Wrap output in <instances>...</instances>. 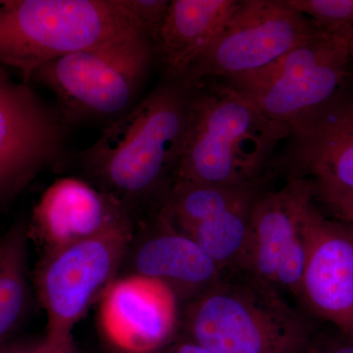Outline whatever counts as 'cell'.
I'll use <instances>...</instances> for the list:
<instances>
[{
    "mask_svg": "<svg viewBox=\"0 0 353 353\" xmlns=\"http://www.w3.org/2000/svg\"><path fill=\"white\" fill-rule=\"evenodd\" d=\"M192 90L185 81L165 80L80 153L97 189L128 209L150 199L162 205L174 185Z\"/></svg>",
    "mask_w": 353,
    "mask_h": 353,
    "instance_id": "cell-1",
    "label": "cell"
},
{
    "mask_svg": "<svg viewBox=\"0 0 353 353\" xmlns=\"http://www.w3.org/2000/svg\"><path fill=\"white\" fill-rule=\"evenodd\" d=\"M148 34L120 0L0 1V66L30 83L51 60Z\"/></svg>",
    "mask_w": 353,
    "mask_h": 353,
    "instance_id": "cell-4",
    "label": "cell"
},
{
    "mask_svg": "<svg viewBox=\"0 0 353 353\" xmlns=\"http://www.w3.org/2000/svg\"><path fill=\"white\" fill-rule=\"evenodd\" d=\"M29 225L15 223L0 239V347L25 319L30 304L28 281Z\"/></svg>",
    "mask_w": 353,
    "mask_h": 353,
    "instance_id": "cell-18",
    "label": "cell"
},
{
    "mask_svg": "<svg viewBox=\"0 0 353 353\" xmlns=\"http://www.w3.org/2000/svg\"><path fill=\"white\" fill-rule=\"evenodd\" d=\"M192 87L174 183L268 187L290 127L269 119L220 81Z\"/></svg>",
    "mask_w": 353,
    "mask_h": 353,
    "instance_id": "cell-2",
    "label": "cell"
},
{
    "mask_svg": "<svg viewBox=\"0 0 353 353\" xmlns=\"http://www.w3.org/2000/svg\"><path fill=\"white\" fill-rule=\"evenodd\" d=\"M153 353H217L192 341L176 339L168 345Z\"/></svg>",
    "mask_w": 353,
    "mask_h": 353,
    "instance_id": "cell-23",
    "label": "cell"
},
{
    "mask_svg": "<svg viewBox=\"0 0 353 353\" xmlns=\"http://www.w3.org/2000/svg\"><path fill=\"white\" fill-rule=\"evenodd\" d=\"M63 124L30 83L14 80L0 66V208L61 154Z\"/></svg>",
    "mask_w": 353,
    "mask_h": 353,
    "instance_id": "cell-10",
    "label": "cell"
},
{
    "mask_svg": "<svg viewBox=\"0 0 353 353\" xmlns=\"http://www.w3.org/2000/svg\"><path fill=\"white\" fill-rule=\"evenodd\" d=\"M303 194L301 181H285L281 189H265L253 203L245 271L272 285L283 257L303 239Z\"/></svg>",
    "mask_w": 353,
    "mask_h": 353,
    "instance_id": "cell-16",
    "label": "cell"
},
{
    "mask_svg": "<svg viewBox=\"0 0 353 353\" xmlns=\"http://www.w3.org/2000/svg\"><path fill=\"white\" fill-rule=\"evenodd\" d=\"M134 275L154 279L168 285L185 303L212 287L222 272L189 236L176 229L161 208L152 229L128 250Z\"/></svg>",
    "mask_w": 353,
    "mask_h": 353,
    "instance_id": "cell-15",
    "label": "cell"
},
{
    "mask_svg": "<svg viewBox=\"0 0 353 353\" xmlns=\"http://www.w3.org/2000/svg\"><path fill=\"white\" fill-rule=\"evenodd\" d=\"M352 39L318 29L263 68L222 83L269 119L290 127L352 80Z\"/></svg>",
    "mask_w": 353,
    "mask_h": 353,
    "instance_id": "cell-8",
    "label": "cell"
},
{
    "mask_svg": "<svg viewBox=\"0 0 353 353\" xmlns=\"http://www.w3.org/2000/svg\"><path fill=\"white\" fill-rule=\"evenodd\" d=\"M271 173L303 181L323 214L353 226V79L290 125Z\"/></svg>",
    "mask_w": 353,
    "mask_h": 353,
    "instance_id": "cell-5",
    "label": "cell"
},
{
    "mask_svg": "<svg viewBox=\"0 0 353 353\" xmlns=\"http://www.w3.org/2000/svg\"><path fill=\"white\" fill-rule=\"evenodd\" d=\"M43 347V338L20 339L4 343L0 347V353H41Z\"/></svg>",
    "mask_w": 353,
    "mask_h": 353,
    "instance_id": "cell-22",
    "label": "cell"
},
{
    "mask_svg": "<svg viewBox=\"0 0 353 353\" xmlns=\"http://www.w3.org/2000/svg\"><path fill=\"white\" fill-rule=\"evenodd\" d=\"M238 0H173L160 30L155 55L165 80L181 81L208 50Z\"/></svg>",
    "mask_w": 353,
    "mask_h": 353,
    "instance_id": "cell-17",
    "label": "cell"
},
{
    "mask_svg": "<svg viewBox=\"0 0 353 353\" xmlns=\"http://www.w3.org/2000/svg\"><path fill=\"white\" fill-rule=\"evenodd\" d=\"M318 31L285 0H238L216 38L183 79L194 85L263 68Z\"/></svg>",
    "mask_w": 353,
    "mask_h": 353,
    "instance_id": "cell-9",
    "label": "cell"
},
{
    "mask_svg": "<svg viewBox=\"0 0 353 353\" xmlns=\"http://www.w3.org/2000/svg\"><path fill=\"white\" fill-rule=\"evenodd\" d=\"M180 339L217 353H305L312 319L274 285L241 270L223 274L185 303Z\"/></svg>",
    "mask_w": 353,
    "mask_h": 353,
    "instance_id": "cell-3",
    "label": "cell"
},
{
    "mask_svg": "<svg viewBox=\"0 0 353 353\" xmlns=\"http://www.w3.org/2000/svg\"><path fill=\"white\" fill-rule=\"evenodd\" d=\"M99 303L102 336L117 353H153L176 339L180 301L160 281L134 274L117 278Z\"/></svg>",
    "mask_w": 353,
    "mask_h": 353,
    "instance_id": "cell-13",
    "label": "cell"
},
{
    "mask_svg": "<svg viewBox=\"0 0 353 353\" xmlns=\"http://www.w3.org/2000/svg\"><path fill=\"white\" fill-rule=\"evenodd\" d=\"M154 57L152 39L139 34L51 60L31 82L52 92L64 122H112L136 105Z\"/></svg>",
    "mask_w": 353,
    "mask_h": 353,
    "instance_id": "cell-6",
    "label": "cell"
},
{
    "mask_svg": "<svg viewBox=\"0 0 353 353\" xmlns=\"http://www.w3.org/2000/svg\"><path fill=\"white\" fill-rule=\"evenodd\" d=\"M350 57H352V62L353 66V39L352 41V43H350Z\"/></svg>",
    "mask_w": 353,
    "mask_h": 353,
    "instance_id": "cell-24",
    "label": "cell"
},
{
    "mask_svg": "<svg viewBox=\"0 0 353 353\" xmlns=\"http://www.w3.org/2000/svg\"><path fill=\"white\" fill-rule=\"evenodd\" d=\"M303 183L306 263L296 301L309 317L353 338V226L323 214Z\"/></svg>",
    "mask_w": 353,
    "mask_h": 353,
    "instance_id": "cell-11",
    "label": "cell"
},
{
    "mask_svg": "<svg viewBox=\"0 0 353 353\" xmlns=\"http://www.w3.org/2000/svg\"><path fill=\"white\" fill-rule=\"evenodd\" d=\"M267 187L225 188L175 183L163 210L222 274L245 270L253 203Z\"/></svg>",
    "mask_w": 353,
    "mask_h": 353,
    "instance_id": "cell-12",
    "label": "cell"
},
{
    "mask_svg": "<svg viewBox=\"0 0 353 353\" xmlns=\"http://www.w3.org/2000/svg\"><path fill=\"white\" fill-rule=\"evenodd\" d=\"M0 1H1V0H0Z\"/></svg>",
    "mask_w": 353,
    "mask_h": 353,
    "instance_id": "cell-25",
    "label": "cell"
},
{
    "mask_svg": "<svg viewBox=\"0 0 353 353\" xmlns=\"http://www.w3.org/2000/svg\"><path fill=\"white\" fill-rule=\"evenodd\" d=\"M317 29L353 38V0H285Z\"/></svg>",
    "mask_w": 353,
    "mask_h": 353,
    "instance_id": "cell-19",
    "label": "cell"
},
{
    "mask_svg": "<svg viewBox=\"0 0 353 353\" xmlns=\"http://www.w3.org/2000/svg\"><path fill=\"white\" fill-rule=\"evenodd\" d=\"M316 333L305 353H353V338L339 333Z\"/></svg>",
    "mask_w": 353,
    "mask_h": 353,
    "instance_id": "cell-21",
    "label": "cell"
},
{
    "mask_svg": "<svg viewBox=\"0 0 353 353\" xmlns=\"http://www.w3.org/2000/svg\"><path fill=\"white\" fill-rule=\"evenodd\" d=\"M132 241V222L94 238L44 253L34 285L46 314L44 345L75 353L74 328L117 277Z\"/></svg>",
    "mask_w": 353,
    "mask_h": 353,
    "instance_id": "cell-7",
    "label": "cell"
},
{
    "mask_svg": "<svg viewBox=\"0 0 353 353\" xmlns=\"http://www.w3.org/2000/svg\"><path fill=\"white\" fill-rule=\"evenodd\" d=\"M120 3L143 28V31L152 39L155 46L170 1L168 0H120Z\"/></svg>",
    "mask_w": 353,
    "mask_h": 353,
    "instance_id": "cell-20",
    "label": "cell"
},
{
    "mask_svg": "<svg viewBox=\"0 0 353 353\" xmlns=\"http://www.w3.org/2000/svg\"><path fill=\"white\" fill-rule=\"evenodd\" d=\"M131 221L129 209L110 194L77 178L59 179L34 206L30 236L44 253L94 238Z\"/></svg>",
    "mask_w": 353,
    "mask_h": 353,
    "instance_id": "cell-14",
    "label": "cell"
}]
</instances>
